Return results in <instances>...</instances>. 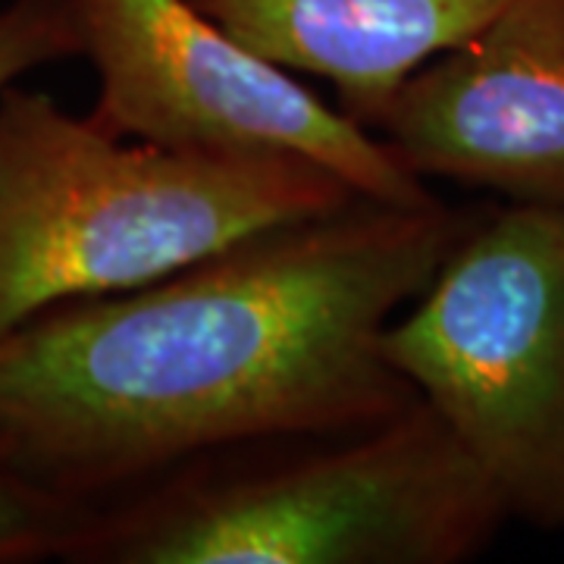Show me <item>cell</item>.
Masks as SVG:
<instances>
[{
	"instance_id": "6da1fadb",
	"label": "cell",
	"mask_w": 564,
	"mask_h": 564,
	"mask_svg": "<svg viewBox=\"0 0 564 564\" xmlns=\"http://www.w3.org/2000/svg\"><path fill=\"white\" fill-rule=\"evenodd\" d=\"M470 217L355 198L0 336V452L101 505L232 445L343 433L417 392L383 333Z\"/></svg>"
},
{
	"instance_id": "7a4b0ae2",
	"label": "cell",
	"mask_w": 564,
	"mask_h": 564,
	"mask_svg": "<svg viewBox=\"0 0 564 564\" xmlns=\"http://www.w3.org/2000/svg\"><path fill=\"white\" fill-rule=\"evenodd\" d=\"M508 521L417 395L380 423L220 448L91 505L66 564H462Z\"/></svg>"
},
{
	"instance_id": "3957f363",
	"label": "cell",
	"mask_w": 564,
	"mask_h": 564,
	"mask_svg": "<svg viewBox=\"0 0 564 564\" xmlns=\"http://www.w3.org/2000/svg\"><path fill=\"white\" fill-rule=\"evenodd\" d=\"M355 198L304 158L122 139L17 82L0 91V336L51 307L166 280Z\"/></svg>"
},
{
	"instance_id": "277c9868",
	"label": "cell",
	"mask_w": 564,
	"mask_h": 564,
	"mask_svg": "<svg viewBox=\"0 0 564 564\" xmlns=\"http://www.w3.org/2000/svg\"><path fill=\"white\" fill-rule=\"evenodd\" d=\"M383 355L511 521L564 530V210L505 204L467 220L386 326Z\"/></svg>"
},
{
	"instance_id": "5b68a950",
	"label": "cell",
	"mask_w": 564,
	"mask_h": 564,
	"mask_svg": "<svg viewBox=\"0 0 564 564\" xmlns=\"http://www.w3.org/2000/svg\"><path fill=\"white\" fill-rule=\"evenodd\" d=\"M69 10L98 73L88 117L107 132L192 154H292L370 202H440L377 132L245 47L195 0H69Z\"/></svg>"
},
{
	"instance_id": "8992f818",
	"label": "cell",
	"mask_w": 564,
	"mask_h": 564,
	"mask_svg": "<svg viewBox=\"0 0 564 564\" xmlns=\"http://www.w3.org/2000/svg\"><path fill=\"white\" fill-rule=\"evenodd\" d=\"M370 132L417 180L564 210V0H511L411 73Z\"/></svg>"
},
{
	"instance_id": "52a82bcc",
	"label": "cell",
	"mask_w": 564,
	"mask_h": 564,
	"mask_svg": "<svg viewBox=\"0 0 564 564\" xmlns=\"http://www.w3.org/2000/svg\"><path fill=\"white\" fill-rule=\"evenodd\" d=\"M245 47L336 88L373 126L423 63L474 39L511 0H195Z\"/></svg>"
},
{
	"instance_id": "ba28073f",
	"label": "cell",
	"mask_w": 564,
	"mask_h": 564,
	"mask_svg": "<svg viewBox=\"0 0 564 564\" xmlns=\"http://www.w3.org/2000/svg\"><path fill=\"white\" fill-rule=\"evenodd\" d=\"M91 505L35 484L0 452V564L69 562Z\"/></svg>"
},
{
	"instance_id": "9c48e42d",
	"label": "cell",
	"mask_w": 564,
	"mask_h": 564,
	"mask_svg": "<svg viewBox=\"0 0 564 564\" xmlns=\"http://www.w3.org/2000/svg\"><path fill=\"white\" fill-rule=\"evenodd\" d=\"M82 57L69 0L0 3V91L51 63Z\"/></svg>"
}]
</instances>
